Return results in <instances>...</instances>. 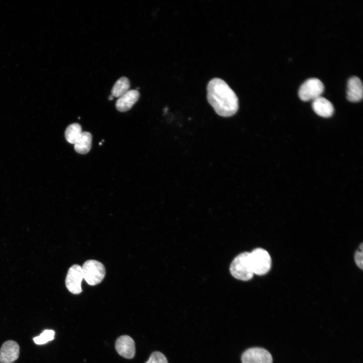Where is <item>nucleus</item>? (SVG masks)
Instances as JSON below:
<instances>
[{
  "label": "nucleus",
  "mask_w": 363,
  "mask_h": 363,
  "mask_svg": "<svg viewBox=\"0 0 363 363\" xmlns=\"http://www.w3.org/2000/svg\"><path fill=\"white\" fill-rule=\"evenodd\" d=\"M207 99L219 115L228 117L236 113L238 101L234 91L223 80L214 78L207 86Z\"/></svg>",
  "instance_id": "1"
},
{
  "label": "nucleus",
  "mask_w": 363,
  "mask_h": 363,
  "mask_svg": "<svg viewBox=\"0 0 363 363\" xmlns=\"http://www.w3.org/2000/svg\"><path fill=\"white\" fill-rule=\"evenodd\" d=\"M230 272L237 279L243 281L251 279L254 273L250 263V252H245L237 255L230 264Z\"/></svg>",
  "instance_id": "2"
},
{
  "label": "nucleus",
  "mask_w": 363,
  "mask_h": 363,
  "mask_svg": "<svg viewBox=\"0 0 363 363\" xmlns=\"http://www.w3.org/2000/svg\"><path fill=\"white\" fill-rule=\"evenodd\" d=\"M251 267L254 274L263 275L271 269L272 261L269 253L264 249L258 248L250 253Z\"/></svg>",
  "instance_id": "3"
},
{
  "label": "nucleus",
  "mask_w": 363,
  "mask_h": 363,
  "mask_svg": "<svg viewBox=\"0 0 363 363\" xmlns=\"http://www.w3.org/2000/svg\"><path fill=\"white\" fill-rule=\"evenodd\" d=\"M82 267L83 279L90 285H95L100 283L105 275V269L101 262L89 260L84 262Z\"/></svg>",
  "instance_id": "4"
},
{
  "label": "nucleus",
  "mask_w": 363,
  "mask_h": 363,
  "mask_svg": "<svg viewBox=\"0 0 363 363\" xmlns=\"http://www.w3.org/2000/svg\"><path fill=\"white\" fill-rule=\"evenodd\" d=\"M324 90L323 83L318 79L310 78L305 81L298 90V96L304 101L314 100L321 96Z\"/></svg>",
  "instance_id": "5"
},
{
  "label": "nucleus",
  "mask_w": 363,
  "mask_h": 363,
  "mask_svg": "<svg viewBox=\"0 0 363 363\" xmlns=\"http://www.w3.org/2000/svg\"><path fill=\"white\" fill-rule=\"evenodd\" d=\"M83 279L82 267L79 265H74L69 269L66 278V285L71 293L78 294L82 291L81 282Z\"/></svg>",
  "instance_id": "6"
},
{
  "label": "nucleus",
  "mask_w": 363,
  "mask_h": 363,
  "mask_svg": "<svg viewBox=\"0 0 363 363\" xmlns=\"http://www.w3.org/2000/svg\"><path fill=\"white\" fill-rule=\"evenodd\" d=\"M272 361L269 352L260 347L249 348L241 356L242 363H272Z\"/></svg>",
  "instance_id": "7"
},
{
  "label": "nucleus",
  "mask_w": 363,
  "mask_h": 363,
  "mask_svg": "<svg viewBox=\"0 0 363 363\" xmlns=\"http://www.w3.org/2000/svg\"><path fill=\"white\" fill-rule=\"evenodd\" d=\"M20 355V347L13 340L5 341L0 349V362L12 363L17 360Z\"/></svg>",
  "instance_id": "8"
},
{
  "label": "nucleus",
  "mask_w": 363,
  "mask_h": 363,
  "mask_svg": "<svg viewBox=\"0 0 363 363\" xmlns=\"http://www.w3.org/2000/svg\"><path fill=\"white\" fill-rule=\"evenodd\" d=\"M115 349L120 355L126 358H132L135 354L134 341L128 335L121 336L117 339Z\"/></svg>",
  "instance_id": "9"
},
{
  "label": "nucleus",
  "mask_w": 363,
  "mask_h": 363,
  "mask_svg": "<svg viewBox=\"0 0 363 363\" xmlns=\"http://www.w3.org/2000/svg\"><path fill=\"white\" fill-rule=\"evenodd\" d=\"M347 99L352 102L360 101L363 96V87L361 80L356 76L349 78L347 85Z\"/></svg>",
  "instance_id": "10"
},
{
  "label": "nucleus",
  "mask_w": 363,
  "mask_h": 363,
  "mask_svg": "<svg viewBox=\"0 0 363 363\" xmlns=\"http://www.w3.org/2000/svg\"><path fill=\"white\" fill-rule=\"evenodd\" d=\"M140 96L139 92L136 90H129L119 97L115 103L117 110L125 112L130 109L138 101Z\"/></svg>",
  "instance_id": "11"
},
{
  "label": "nucleus",
  "mask_w": 363,
  "mask_h": 363,
  "mask_svg": "<svg viewBox=\"0 0 363 363\" xmlns=\"http://www.w3.org/2000/svg\"><path fill=\"white\" fill-rule=\"evenodd\" d=\"M312 108L316 114L324 117L331 116L334 111L332 103L321 96L313 100Z\"/></svg>",
  "instance_id": "12"
},
{
  "label": "nucleus",
  "mask_w": 363,
  "mask_h": 363,
  "mask_svg": "<svg viewBox=\"0 0 363 363\" xmlns=\"http://www.w3.org/2000/svg\"><path fill=\"white\" fill-rule=\"evenodd\" d=\"M92 135L88 132H82L80 136L74 144L75 151L80 154H85L89 152L92 146Z\"/></svg>",
  "instance_id": "13"
},
{
  "label": "nucleus",
  "mask_w": 363,
  "mask_h": 363,
  "mask_svg": "<svg viewBox=\"0 0 363 363\" xmlns=\"http://www.w3.org/2000/svg\"><path fill=\"white\" fill-rule=\"evenodd\" d=\"M130 83L129 79L123 77L118 79L114 84L111 91L113 97L119 98L129 90Z\"/></svg>",
  "instance_id": "14"
},
{
  "label": "nucleus",
  "mask_w": 363,
  "mask_h": 363,
  "mask_svg": "<svg viewBox=\"0 0 363 363\" xmlns=\"http://www.w3.org/2000/svg\"><path fill=\"white\" fill-rule=\"evenodd\" d=\"M82 132V128L80 124L78 123L71 124L65 131L66 139L69 143L74 144Z\"/></svg>",
  "instance_id": "15"
},
{
  "label": "nucleus",
  "mask_w": 363,
  "mask_h": 363,
  "mask_svg": "<svg viewBox=\"0 0 363 363\" xmlns=\"http://www.w3.org/2000/svg\"><path fill=\"white\" fill-rule=\"evenodd\" d=\"M54 331L52 330H45L39 336L33 338L36 344H45L54 339Z\"/></svg>",
  "instance_id": "16"
},
{
  "label": "nucleus",
  "mask_w": 363,
  "mask_h": 363,
  "mask_svg": "<svg viewBox=\"0 0 363 363\" xmlns=\"http://www.w3.org/2000/svg\"><path fill=\"white\" fill-rule=\"evenodd\" d=\"M146 363H168L164 355L160 352H153L148 360Z\"/></svg>",
  "instance_id": "17"
},
{
  "label": "nucleus",
  "mask_w": 363,
  "mask_h": 363,
  "mask_svg": "<svg viewBox=\"0 0 363 363\" xmlns=\"http://www.w3.org/2000/svg\"><path fill=\"white\" fill-rule=\"evenodd\" d=\"M362 244H360L359 249H358L354 255V260L357 266L362 269V262H363V254H362Z\"/></svg>",
  "instance_id": "18"
},
{
  "label": "nucleus",
  "mask_w": 363,
  "mask_h": 363,
  "mask_svg": "<svg viewBox=\"0 0 363 363\" xmlns=\"http://www.w3.org/2000/svg\"><path fill=\"white\" fill-rule=\"evenodd\" d=\"M113 98V97L111 95L110 96H109V97H108V99H109V100H112Z\"/></svg>",
  "instance_id": "19"
},
{
  "label": "nucleus",
  "mask_w": 363,
  "mask_h": 363,
  "mask_svg": "<svg viewBox=\"0 0 363 363\" xmlns=\"http://www.w3.org/2000/svg\"><path fill=\"white\" fill-rule=\"evenodd\" d=\"M12 363H14V362H12Z\"/></svg>",
  "instance_id": "20"
}]
</instances>
